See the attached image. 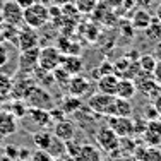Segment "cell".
I'll use <instances>...</instances> for the list:
<instances>
[{
  "instance_id": "54",
  "label": "cell",
  "mask_w": 161,
  "mask_h": 161,
  "mask_svg": "<svg viewBox=\"0 0 161 161\" xmlns=\"http://www.w3.org/2000/svg\"><path fill=\"white\" fill-rule=\"evenodd\" d=\"M98 2H101V0H98Z\"/></svg>"
},
{
  "instance_id": "26",
  "label": "cell",
  "mask_w": 161,
  "mask_h": 161,
  "mask_svg": "<svg viewBox=\"0 0 161 161\" xmlns=\"http://www.w3.org/2000/svg\"><path fill=\"white\" fill-rule=\"evenodd\" d=\"M60 108L64 110V113H75V112H79V110L82 108V99L67 94V96L62 99Z\"/></svg>"
},
{
  "instance_id": "11",
  "label": "cell",
  "mask_w": 161,
  "mask_h": 161,
  "mask_svg": "<svg viewBox=\"0 0 161 161\" xmlns=\"http://www.w3.org/2000/svg\"><path fill=\"white\" fill-rule=\"evenodd\" d=\"M21 74V72H19ZM36 86L33 75L29 74H21L19 79H14V86H12V93H10V99H26L31 89Z\"/></svg>"
},
{
  "instance_id": "22",
  "label": "cell",
  "mask_w": 161,
  "mask_h": 161,
  "mask_svg": "<svg viewBox=\"0 0 161 161\" xmlns=\"http://www.w3.org/2000/svg\"><path fill=\"white\" fill-rule=\"evenodd\" d=\"M137 93V87L134 84L132 79H120L118 80V87H117V98H124V99H132L134 94Z\"/></svg>"
},
{
  "instance_id": "7",
  "label": "cell",
  "mask_w": 161,
  "mask_h": 161,
  "mask_svg": "<svg viewBox=\"0 0 161 161\" xmlns=\"http://www.w3.org/2000/svg\"><path fill=\"white\" fill-rule=\"evenodd\" d=\"M132 80H134V84H136L137 91H141L142 94L149 96L151 99L159 94V84L156 82L154 77H153V74H149V72L141 70Z\"/></svg>"
},
{
  "instance_id": "1",
  "label": "cell",
  "mask_w": 161,
  "mask_h": 161,
  "mask_svg": "<svg viewBox=\"0 0 161 161\" xmlns=\"http://www.w3.org/2000/svg\"><path fill=\"white\" fill-rule=\"evenodd\" d=\"M50 21V7L41 2H34L28 9H24V24L33 29H41Z\"/></svg>"
},
{
  "instance_id": "35",
  "label": "cell",
  "mask_w": 161,
  "mask_h": 161,
  "mask_svg": "<svg viewBox=\"0 0 161 161\" xmlns=\"http://www.w3.org/2000/svg\"><path fill=\"white\" fill-rule=\"evenodd\" d=\"M29 161H53V156L48 151H45V149H36V151L31 153Z\"/></svg>"
},
{
  "instance_id": "4",
  "label": "cell",
  "mask_w": 161,
  "mask_h": 161,
  "mask_svg": "<svg viewBox=\"0 0 161 161\" xmlns=\"http://www.w3.org/2000/svg\"><path fill=\"white\" fill-rule=\"evenodd\" d=\"M96 142L101 151L113 153L120 147V137L115 134V130L110 125H101L96 130Z\"/></svg>"
},
{
  "instance_id": "40",
  "label": "cell",
  "mask_w": 161,
  "mask_h": 161,
  "mask_svg": "<svg viewBox=\"0 0 161 161\" xmlns=\"http://www.w3.org/2000/svg\"><path fill=\"white\" fill-rule=\"evenodd\" d=\"M31 158V151L26 147H19V154H17V161H29Z\"/></svg>"
},
{
  "instance_id": "14",
  "label": "cell",
  "mask_w": 161,
  "mask_h": 161,
  "mask_svg": "<svg viewBox=\"0 0 161 161\" xmlns=\"http://www.w3.org/2000/svg\"><path fill=\"white\" fill-rule=\"evenodd\" d=\"M52 134L57 137V139L67 142V141H70V139L75 137V125H74V122L64 118V120L53 124V132Z\"/></svg>"
},
{
  "instance_id": "25",
  "label": "cell",
  "mask_w": 161,
  "mask_h": 161,
  "mask_svg": "<svg viewBox=\"0 0 161 161\" xmlns=\"http://www.w3.org/2000/svg\"><path fill=\"white\" fill-rule=\"evenodd\" d=\"M31 75H33L34 82H36L38 86H41V87H48L50 84H55L53 74H52V72H48V70H43L41 67H38Z\"/></svg>"
},
{
  "instance_id": "46",
  "label": "cell",
  "mask_w": 161,
  "mask_h": 161,
  "mask_svg": "<svg viewBox=\"0 0 161 161\" xmlns=\"http://www.w3.org/2000/svg\"><path fill=\"white\" fill-rule=\"evenodd\" d=\"M53 161H74L69 154H62V156H57V158H53Z\"/></svg>"
},
{
  "instance_id": "5",
  "label": "cell",
  "mask_w": 161,
  "mask_h": 161,
  "mask_svg": "<svg viewBox=\"0 0 161 161\" xmlns=\"http://www.w3.org/2000/svg\"><path fill=\"white\" fill-rule=\"evenodd\" d=\"M60 60H62V53L57 47L47 45V47L40 48V57H38V67L43 70L53 72L57 67H60Z\"/></svg>"
},
{
  "instance_id": "15",
  "label": "cell",
  "mask_w": 161,
  "mask_h": 161,
  "mask_svg": "<svg viewBox=\"0 0 161 161\" xmlns=\"http://www.w3.org/2000/svg\"><path fill=\"white\" fill-rule=\"evenodd\" d=\"M118 79L115 74H105L99 75L96 80V87L99 93L103 94H110V96H115L117 94V87H118Z\"/></svg>"
},
{
  "instance_id": "39",
  "label": "cell",
  "mask_w": 161,
  "mask_h": 161,
  "mask_svg": "<svg viewBox=\"0 0 161 161\" xmlns=\"http://www.w3.org/2000/svg\"><path fill=\"white\" fill-rule=\"evenodd\" d=\"M3 154H5L9 159H12V161H17L19 147H14V146H7V147H3Z\"/></svg>"
},
{
  "instance_id": "30",
  "label": "cell",
  "mask_w": 161,
  "mask_h": 161,
  "mask_svg": "<svg viewBox=\"0 0 161 161\" xmlns=\"http://www.w3.org/2000/svg\"><path fill=\"white\" fill-rule=\"evenodd\" d=\"M98 0H75L74 5L75 9L79 10V14H84V16H87V14H93L94 9H96L98 5Z\"/></svg>"
},
{
  "instance_id": "19",
  "label": "cell",
  "mask_w": 161,
  "mask_h": 161,
  "mask_svg": "<svg viewBox=\"0 0 161 161\" xmlns=\"http://www.w3.org/2000/svg\"><path fill=\"white\" fill-rule=\"evenodd\" d=\"M17 36H19V28L7 22H0V43L5 45H17Z\"/></svg>"
},
{
  "instance_id": "42",
  "label": "cell",
  "mask_w": 161,
  "mask_h": 161,
  "mask_svg": "<svg viewBox=\"0 0 161 161\" xmlns=\"http://www.w3.org/2000/svg\"><path fill=\"white\" fill-rule=\"evenodd\" d=\"M153 57H154L158 62H161V41L154 43V50H153Z\"/></svg>"
},
{
  "instance_id": "32",
  "label": "cell",
  "mask_w": 161,
  "mask_h": 161,
  "mask_svg": "<svg viewBox=\"0 0 161 161\" xmlns=\"http://www.w3.org/2000/svg\"><path fill=\"white\" fill-rule=\"evenodd\" d=\"M52 74H53V79H55V84H58L60 87H65V89H67V84H69V80H70L72 75L69 74L67 70H64L62 67H57Z\"/></svg>"
},
{
  "instance_id": "37",
  "label": "cell",
  "mask_w": 161,
  "mask_h": 161,
  "mask_svg": "<svg viewBox=\"0 0 161 161\" xmlns=\"http://www.w3.org/2000/svg\"><path fill=\"white\" fill-rule=\"evenodd\" d=\"M99 72V75H105V74H113V64L108 62V60H103L101 64H99V67L96 69Z\"/></svg>"
},
{
  "instance_id": "2",
  "label": "cell",
  "mask_w": 161,
  "mask_h": 161,
  "mask_svg": "<svg viewBox=\"0 0 161 161\" xmlns=\"http://www.w3.org/2000/svg\"><path fill=\"white\" fill-rule=\"evenodd\" d=\"M24 101L29 108H41V110H48V112L55 106L53 98L47 91V87H41V86H38V84L31 89V93L26 96Z\"/></svg>"
},
{
  "instance_id": "53",
  "label": "cell",
  "mask_w": 161,
  "mask_h": 161,
  "mask_svg": "<svg viewBox=\"0 0 161 161\" xmlns=\"http://www.w3.org/2000/svg\"><path fill=\"white\" fill-rule=\"evenodd\" d=\"M2 2H7V0H2Z\"/></svg>"
},
{
  "instance_id": "55",
  "label": "cell",
  "mask_w": 161,
  "mask_h": 161,
  "mask_svg": "<svg viewBox=\"0 0 161 161\" xmlns=\"http://www.w3.org/2000/svg\"><path fill=\"white\" fill-rule=\"evenodd\" d=\"M159 149H161V147H159Z\"/></svg>"
},
{
  "instance_id": "10",
  "label": "cell",
  "mask_w": 161,
  "mask_h": 161,
  "mask_svg": "<svg viewBox=\"0 0 161 161\" xmlns=\"http://www.w3.org/2000/svg\"><path fill=\"white\" fill-rule=\"evenodd\" d=\"M89 91H91V80L84 75H72L70 80L67 84V93L70 96H75V98H87L89 96Z\"/></svg>"
},
{
  "instance_id": "28",
  "label": "cell",
  "mask_w": 161,
  "mask_h": 161,
  "mask_svg": "<svg viewBox=\"0 0 161 161\" xmlns=\"http://www.w3.org/2000/svg\"><path fill=\"white\" fill-rule=\"evenodd\" d=\"M144 33H146V38H147L149 41H153V43L161 41V22L156 17H153L151 24L144 29Z\"/></svg>"
},
{
  "instance_id": "49",
  "label": "cell",
  "mask_w": 161,
  "mask_h": 161,
  "mask_svg": "<svg viewBox=\"0 0 161 161\" xmlns=\"http://www.w3.org/2000/svg\"><path fill=\"white\" fill-rule=\"evenodd\" d=\"M5 101H7V98H5V96H2V94H0V110H2V106L5 105Z\"/></svg>"
},
{
  "instance_id": "18",
  "label": "cell",
  "mask_w": 161,
  "mask_h": 161,
  "mask_svg": "<svg viewBox=\"0 0 161 161\" xmlns=\"http://www.w3.org/2000/svg\"><path fill=\"white\" fill-rule=\"evenodd\" d=\"M144 139L147 141L151 146H156L158 142L161 144V122H158V120L146 122Z\"/></svg>"
},
{
  "instance_id": "13",
  "label": "cell",
  "mask_w": 161,
  "mask_h": 161,
  "mask_svg": "<svg viewBox=\"0 0 161 161\" xmlns=\"http://www.w3.org/2000/svg\"><path fill=\"white\" fill-rule=\"evenodd\" d=\"M17 132V118L9 110H0V141Z\"/></svg>"
},
{
  "instance_id": "45",
  "label": "cell",
  "mask_w": 161,
  "mask_h": 161,
  "mask_svg": "<svg viewBox=\"0 0 161 161\" xmlns=\"http://www.w3.org/2000/svg\"><path fill=\"white\" fill-rule=\"evenodd\" d=\"M122 2L124 0H105L103 3H106L108 7H115V5H122Z\"/></svg>"
},
{
  "instance_id": "50",
  "label": "cell",
  "mask_w": 161,
  "mask_h": 161,
  "mask_svg": "<svg viewBox=\"0 0 161 161\" xmlns=\"http://www.w3.org/2000/svg\"><path fill=\"white\" fill-rule=\"evenodd\" d=\"M0 161H12V159H9V158H7V156H5V154H3V156H2V158H0Z\"/></svg>"
},
{
  "instance_id": "48",
  "label": "cell",
  "mask_w": 161,
  "mask_h": 161,
  "mask_svg": "<svg viewBox=\"0 0 161 161\" xmlns=\"http://www.w3.org/2000/svg\"><path fill=\"white\" fill-rule=\"evenodd\" d=\"M156 19H158V21L161 22V3L158 7H156Z\"/></svg>"
},
{
  "instance_id": "47",
  "label": "cell",
  "mask_w": 161,
  "mask_h": 161,
  "mask_svg": "<svg viewBox=\"0 0 161 161\" xmlns=\"http://www.w3.org/2000/svg\"><path fill=\"white\" fill-rule=\"evenodd\" d=\"M50 2H52L53 5H57V7H62V5H65V3H69L70 0H50Z\"/></svg>"
},
{
  "instance_id": "3",
  "label": "cell",
  "mask_w": 161,
  "mask_h": 161,
  "mask_svg": "<svg viewBox=\"0 0 161 161\" xmlns=\"http://www.w3.org/2000/svg\"><path fill=\"white\" fill-rule=\"evenodd\" d=\"M113 101L115 96H110V94H103L98 93L87 96V108L91 110L94 115H103V117H110L113 113Z\"/></svg>"
},
{
  "instance_id": "21",
  "label": "cell",
  "mask_w": 161,
  "mask_h": 161,
  "mask_svg": "<svg viewBox=\"0 0 161 161\" xmlns=\"http://www.w3.org/2000/svg\"><path fill=\"white\" fill-rule=\"evenodd\" d=\"M151 21H153V16L146 9H137L130 17V24L134 26V29H141V31H144L151 24Z\"/></svg>"
},
{
  "instance_id": "24",
  "label": "cell",
  "mask_w": 161,
  "mask_h": 161,
  "mask_svg": "<svg viewBox=\"0 0 161 161\" xmlns=\"http://www.w3.org/2000/svg\"><path fill=\"white\" fill-rule=\"evenodd\" d=\"M52 139H53V134L48 132V129H41L40 132L33 134V142L36 146V149H45V151H48L50 144H52Z\"/></svg>"
},
{
  "instance_id": "41",
  "label": "cell",
  "mask_w": 161,
  "mask_h": 161,
  "mask_svg": "<svg viewBox=\"0 0 161 161\" xmlns=\"http://www.w3.org/2000/svg\"><path fill=\"white\" fill-rule=\"evenodd\" d=\"M153 77H154V80L161 86V62L156 64V67H154V70H153Z\"/></svg>"
},
{
  "instance_id": "44",
  "label": "cell",
  "mask_w": 161,
  "mask_h": 161,
  "mask_svg": "<svg viewBox=\"0 0 161 161\" xmlns=\"http://www.w3.org/2000/svg\"><path fill=\"white\" fill-rule=\"evenodd\" d=\"M16 2L19 3V7H21V9L24 10V9H28L29 5H33V3L36 2V0H16Z\"/></svg>"
},
{
  "instance_id": "38",
  "label": "cell",
  "mask_w": 161,
  "mask_h": 161,
  "mask_svg": "<svg viewBox=\"0 0 161 161\" xmlns=\"http://www.w3.org/2000/svg\"><path fill=\"white\" fill-rule=\"evenodd\" d=\"M142 117H144V120H146V122H151V120H158V118H159V115H158V112H156V108H154V106L151 105L147 110L144 108Z\"/></svg>"
},
{
  "instance_id": "51",
  "label": "cell",
  "mask_w": 161,
  "mask_h": 161,
  "mask_svg": "<svg viewBox=\"0 0 161 161\" xmlns=\"http://www.w3.org/2000/svg\"><path fill=\"white\" fill-rule=\"evenodd\" d=\"M3 156V147H2V144H0V158Z\"/></svg>"
},
{
  "instance_id": "34",
  "label": "cell",
  "mask_w": 161,
  "mask_h": 161,
  "mask_svg": "<svg viewBox=\"0 0 161 161\" xmlns=\"http://www.w3.org/2000/svg\"><path fill=\"white\" fill-rule=\"evenodd\" d=\"M142 161H161V149H158L156 146H151L144 151V156L141 158Z\"/></svg>"
},
{
  "instance_id": "6",
  "label": "cell",
  "mask_w": 161,
  "mask_h": 161,
  "mask_svg": "<svg viewBox=\"0 0 161 161\" xmlns=\"http://www.w3.org/2000/svg\"><path fill=\"white\" fill-rule=\"evenodd\" d=\"M0 16H2L3 22L12 24V26H16V28H21V26L24 24V10L19 7V3L16 0H7V2H3Z\"/></svg>"
},
{
  "instance_id": "29",
  "label": "cell",
  "mask_w": 161,
  "mask_h": 161,
  "mask_svg": "<svg viewBox=\"0 0 161 161\" xmlns=\"http://www.w3.org/2000/svg\"><path fill=\"white\" fill-rule=\"evenodd\" d=\"M137 64H139V69H141L142 72H149V74H153V70H154V67H156V64H158V60H156L153 55L146 53V55H139V58H137Z\"/></svg>"
},
{
  "instance_id": "52",
  "label": "cell",
  "mask_w": 161,
  "mask_h": 161,
  "mask_svg": "<svg viewBox=\"0 0 161 161\" xmlns=\"http://www.w3.org/2000/svg\"><path fill=\"white\" fill-rule=\"evenodd\" d=\"M0 22H2V16H0Z\"/></svg>"
},
{
  "instance_id": "8",
  "label": "cell",
  "mask_w": 161,
  "mask_h": 161,
  "mask_svg": "<svg viewBox=\"0 0 161 161\" xmlns=\"http://www.w3.org/2000/svg\"><path fill=\"white\" fill-rule=\"evenodd\" d=\"M106 122L117 134L118 137H130L134 132H136V122L132 120V117H115V115H110L106 117Z\"/></svg>"
},
{
  "instance_id": "12",
  "label": "cell",
  "mask_w": 161,
  "mask_h": 161,
  "mask_svg": "<svg viewBox=\"0 0 161 161\" xmlns=\"http://www.w3.org/2000/svg\"><path fill=\"white\" fill-rule=\"evenodd\" d=\"M40 45V34H38V29L28 28L26 26L24 29H19V36H17V45L16 47L21 50H29V48H36Z\"/></svg>"
},
{
  "instance_id": "23",
  "label": "cell",
  "mask_w": 161,
  "mask_h": 161,
  "mask_svg": "<svg viewBox=\"0 0 161 161\" xmlns=\"http://www.w3.org/2000/svg\"><path fill=\"white\" fill-rule=\"evenodd\" d=\"M132 113H134V106H132V103H130V99H124V98L115 96L112 115H115V117H132Z\"/></svg>"
},
{
  "instance_id": "33",
  "label": "cell",
  "mask_w": 161,
  "mask_h": 161,
  "mask_svg": "<svg viewBox=\"0 0 161 161\" xmlns=\"http://www.w3.org/2000/svg\"><path fill=\"white\" fill-rule=\"evenodd\" d=\"M48 153L53 156V158L62 156V154H67V153H65V142H64V141H60V139H57V137L53 136L52 144H50V147H48Z\"/></svg>"
},
{
  "instance_id": "20",
  "label": "cell",
  "mask_w": 161,
  "mask_h": 161,
  "mask_svg": "<svg viewBox=\"0 0 161 161\" xmlns=\"http://www.w3.org/2000/svg\"><path fill=\"white\" fill-rule=\"evenodd\" d=\"M29 118L36 124V127L40 129H48L52 124V118H50V112L48 110H41V108H29Z\"/></svg>"
},
{
  "instance_id": "36",
  "label": "cell",
  "mask_w": 161,
  "mask_h": 161,
  "mask_svg": "<svg viewBox=\"0 0 161 161\" xmlns=\"http://www.w3.org/2000/svg\"><path fill=\"white\" fill-rule=\"evenodd\" d=\"M9 64V48L5 43H0V69Z\"/></svg>"
},
{
  "instance_id": "16",
  "label": "cell",
  "mask_w": 161,
  "mask_h": 161,
  "mask_svg": "<svg viewBox=\"0 0 161 161\" xmlns=\"http://www.w3.org/2000/svg\"><path fill=\"white\" fill-rule=\"evenodd\" d=\"M60 67L67 70L70 75H77L84 69V60L80 58V55H62Z\"/></svg>"
},
{
  "instance_id": "31",
  "label": "cell",
  "mask_w": 161,
  "mask_h": 161,
  "mask_svg": "<svg viewBox=\"0 0 161 161\" xmlns=\"http://www.w3.org/2000/svg\"><path fill=\"white\" fill-rule=\"evenodd\" d=\"M12 86H14V79L10 77L9 74L0 72V94H2V96H5V98H10Z\"/></svg>"
},
{
  "instance_id": "27",
  "label": "cell",
  "mask_w": 161,
  "mask_h": 161,
  "mask_svg": "<svg viewBox=\"0 0 161 161\" xmlns=\"http://www.w3.org/2000/svg\"><path fill=\"white\" fill-rule=\"evenodd\" d=\"M7 110H9V112L19 120V118H22V117H26V115H28L29 106L26 105L24 99H10L9 108H7Z\"/></svg>"
},
{
  "instance_id": "17",
  "label": "cell",
  "mask_w": 161,
  "mask_h": 161,
  "mask_svg": "<svg viewBox=\"0 0 161 161\" xmlns=\"http://www.w3.org/2000/svg\"><path fill=\"white\" fill-rule=\"evenodd\" d=\"M74 161H103L101 151L93 144H80L79 151L72 158Z\"/></svg>"
},
{
  "instance_id": "9",
  "label": "cell",
  "mask_w": 161,
  "mask_h": 161,
  "mask_svg": "<svg viewBox=\"0 0 161 161\" xmlns=\"http://www.w3.org/2000/svg\"><path fill=\"white\" fill-rule=\"evenodd\" d=\"M38 57H40V47L22 50L19 53V72L21 74H29L31 75L38 69Z\"/></svg>"
},
{
  "instance_id": "43",
  "label": "cell",
  "mask_w": 161,
  "mask_h": 161,
  "mask_svg": "<svg viewBox=\"0 0 161 161\" xmlns=\"http://www.w3.org/2000/svg\"><path fill=\"white\" fill-rule=\"evenodd\" d=\"M153 106L156 108V112H158V115L161 117V94H158V96L153 98Z\"/></svg>"
}]
</instances>
